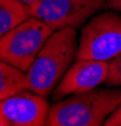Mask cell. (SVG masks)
I'll return each mask as SVG.
<instances>
[{
  "mask_svg": "<svg viewBox=\"0 0 121 126\" xmlns=\"http://www.w3.org/2000/svg\"><path fill=\"white\" fill-rule=\"evenodd\" d=\"M121 105V88H93L69 94L49 109L47 126H101Z\"/></svg>",
  "mask_w": 121,
  "mask_h": 126,
  "instance_id": "6da1fadb",
  "label": "cell"
},
{
  "mask_svg": "<svg viewBox=\"0 0 121 126\" xmlns=\"http://www.w3.org/2000/svg\"><path fill=\"white\" fill-rule=\"evenodd\" d=\"M78 49L76 28L54 30L27 71L29 90L47 97L72 64Z\"/></svg>",
  "mask_w": 121,
  "mask_h": 126,
  "instance_id": "7a4b0ae2",
  "label": "cell"
},
{
  "mask_svg": "<svg viewBox=\"0 0 121 126\" xmlns=\"http://www.w3.org/2000/svg\"><path fill=\"white\" fill-rule=\"evenodd\" d=\"M121 54V14L106 10L92 16L81 30L76 59L108 62Z\"/></svg>",
  "mask_w": 121,
  "mask_h": 126,
  "instance_id": "3957f363",
  "label": "cell"
},
{
  "mask_svg": "<svg viewBox=\"0 0 121 126\" xmlns=\"http://www.w3.org/2000/svg\"><path fill=\"white\" fill-rule=\"evenodd\" d=\"M53 32L40 19L29 16L0 37V59L27 72Z\"/></svg>",
  "mask_w": 121,
  "mask_h": 126,
  "instance_id": "277c9868",
  "label": "cell"
},
{
  "mask_svg": "<svg viewBox=\"0 0 121 126\" xmlns=\"http://www.w3.org/2000/svg\"><path fill=\"white\" fill-rule=\"evenodd\" d=\"M106 0H38L28 5L29 15L40 19L52 30L78 28L105 6Z\"/></svg>",
  "mask_w": 121,
  "mask_h": 126,
  "instance_id": "5b68a950",
  "label": "cell"
},
{
  "mask_svg": "<svg viewBox=\"0 0 121 126\" xmlns=\"http://www.w3.org/2000/svg\"><path fill=\"white\" fill-rule=\"evenodd\" d=\"M49 109L44 96L20 91L0 101V126H43Z\"/></svg>",
  "mask_w": 121,
  "mask_h": 126,
  "instance_id": "8992f818",
  "label": "cell"
},
{
  "mask_svg": "<svg viewBox=\"0 0 121 126\" xmlns=\"http://www.w3.org/2000/svg\"><path fill=\"white\" fill-rule=\"evenodd\" d=\"M108 62L96 59H76L52 91V100L59 101L69 94L86 92L105 83Z\"/></svg>",
  "mask_w": 121,
  "mask_h": 126,
  "instance_id": "52a82bcc",
  "label": "cell"
},
{
  "mask_svg": "<svg viewBox=\"0 0 121 126\" xmlns=\"http://www.w3.org/2000/svg\"><path fill=\"white\" fill-rule=\"evenodd\" d=\"M24 90H29L27 72L0 59V101Z\"/></svg>",
  "mask_w": 121,
  "mask_h": 126,
  "instance_id": "ba28073f",
  "label": "cell"
},
{
  "mask_svg": "<svg viewBox=\"0 0 121 126\" xmlns=\"http://www.w3.org/2000/svg\"><path fill=\"white\" fill-rule=\"evenodd\" d=\"M29 6L19 0H0V37L29 18Z\"/></svg>",
  "mask_w": 121,
  "mask_h": 126,
  "instance_id": "9c48e42d",
  "label": "cell"
},
{
  "mask_svg": "<svg viewBox=\"0 0 121 126\" xmlns=\"http://www.w3.org/2000/svg\"><path fill=\"white\" fill-rule=\"evenodd\" d=\"M105 83L108 87L121 86V54L108 61V75Z\"/></svg>",
  "mask_w": 121,
  "mask_h": 126,
  "instance_id": "30bf717a",
  "label": "cell"
},
{
  "mask_svg": "<svg viewBox=\"0 0 121 126\" xmlns=\"http://www.w3.org/2000/svg\"><path fill=\"white\" fill-rule=\"evenodd\" d=\"M106 126H121V105L107 117L105 121Z\"/></svg>",
  "mask_w": 121,
  "mask_h": 126,
  "instance_id": "8fae6325",
  "label": "cell"
},
{
  "mask_svg": "<svg viewBox=\"0 0 121 126\" xmlns=\"http://www.w3.org/2000/svg\"><path fill=\"white\" fill-rule=\"evenodd\" d=\"M104 8L121 13V0H106Z\"/></svg>",
  "mask_w": 121,
  "mask_h": 126,
  "instance_id": "7c38bea8",
  "label": "cell"
},
{
  "mask_svg": "<svg viewBox=\"0 0 121 126\" xmlns=\"http://www.w3.org/2000/svg\"><path fill=\"white\" fill-rule=\"evenodd\" d=\"M19 1H22V3H24V4H27V5H32V4L37 3L38 0H19Z\"/></svg>",
  "mask_w": 121,
  "mask_h": 126,
  "instance_id": "4fadbf2b",
  "label": "cell"
}]
</instances>
